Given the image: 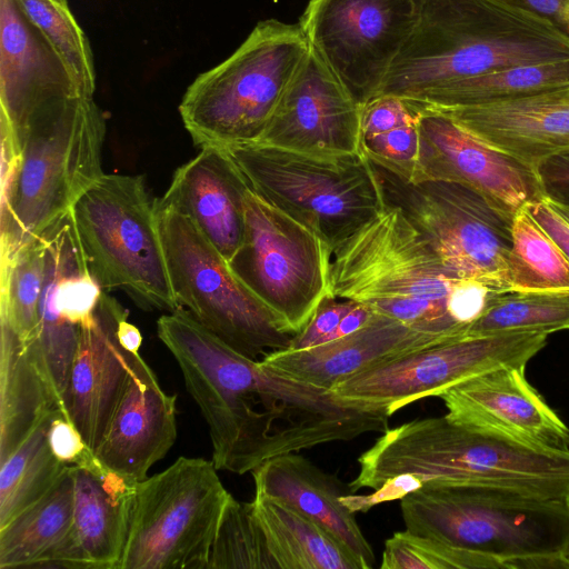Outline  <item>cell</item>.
Wrapping results in <instances>:
<instances>
[{"mask_svg":"<svg viewBox=\"0 0 569 569\" xmlns=\"http://www.w3.org/2000/svg\"><path fill=\"white\" fill-rule=\"evenodd\" d=\"M72 476L71 529L37 568L118 569L137 482L107 469L93 453L72 465Z\"/></svg>","mask_w":569,"mask_h":569,"instance_id":"cell-18","label":"cell"},{"mask_svg":"<svg viewBox=\"0 0 569 569\" xmlns=\"http://www.w3.org/2000/svg\"><path fill=\"white\" fill-rule=\"evenodd\" d=\"M206 569H278L251 502H240L230 495Z\"/></svg>","mask_w":569,"mask_h":569,"instance_id":"cell-35","label":"cell"},{"mask_svg":"<svg viewBox=\"0 0 569 569\" xmlns=\"http://www.w3.org/2000/svg\"><path fill=\"white\" fill-rule=\"evenodd\" d=\"M419 130L413 181L433 179L461 183L506 216L543 197L537 173L491 147L437 110L407 101Z\"/></svg>","mask_w":569,"mask_h":569,"instance_id":"cell-15","label":"cell"},{"mask_svg":"<svg viewBox=\"0 0 569 569\" xmlns=\"http://www.w3.org/2000/svg\"><path fill=\"white\" fill-rule=\"evenodd\" d=\"M547 333L512 331L467 336L378 360L337 382L341 401L391 416L427 397L502 367H525L546 346Z\"/></svg>","mask_w":569,"mask_h":569,"instance_id":"cell-13","label":"cell"},{"mask_svg":"<svg viewBox=\"0 0 569 569\" xmlns=\"http://www.w3.org/2000/svg\"><path fill=\"white\" fill-rule=\"evenodd\" d=\"M331 256L316 231L246 193L243 240L229 264L288 333L299 332L329 293Z\"/></svg>","mask_w":569,"mask_h":569,"instance_id":"cell-12","label":"cell"},{"mask_svg":"<svg viewBox=\"0 0 569 569\" xmlns=\"http://www.w3.org/2000/svg\"><path fill=\"white\" fill-rule=\"evenodd\" d=\"M427 108L535 171L550 157L569 150L566 88L472 106Z\"/></svg>","mask_w":569,"mask_h":569,"instance_id":"cell-20","label":"cell"},{"mask_svg":"<svg viewBox=\"0 0 569 569\" xmlns=\"http://www.w3.org/2000/svg\"><path fill=\"white\" fill-rule=\"evenodd\" d=\"M358 462L352 492L412 475L423 483L495 485L569 499V449L536 446L448 415L388 428Z\"/></svg>","mask_w":569,"mask_h":569,"instance_id":"cell-4","label":"cell"},{"mask_svg":"<svg viewBox=\"0 0 569 569\" xmlns=\"http://www.w3.org/2000/svg\"><path fill=\"white\" fill-rule=\"evenodd\" d=\"M251 473L256 496L280 500L313 520L347 546L366 569L372 568L373 549L355 512L341 501L343 495L353 493L349 485H342L298 452L271 458Z\"/></svg>","mask_w":569,"mask_h":569,"instance_id":"cell-24","label":"cell"},{"mask_svg":"<svg viewBox=\"0 0 569 569\" xmlns=\"http://www.w3.org/2000/svg\"><path fill=\"white\" fill-rule=\"evenodd\" d=\"M510 291L569 293V259L526 208L511 222Z\"/></svg>","mask_w":569,"mask_h":569,"instance_id":"cell-31","label":"cell"},{"mask_svg":"<svg viewBox=\"0 0 569 569\" xmlns=\"http://www.w3.org/2000/svg\"><path fill=\"white\" fill-rule=\"evenodd\" d=\"M400 508L407 531L465 551L476 569L569 568V499L429 481Z\"/></svg>","mask_w":569,"mask_h":569,"instance_id":"cell-3","label":"cell"},{"mask_svg":"<svg viewBox=\"0 0 569 569\" xmlns=\"http://www.w3.org/2000/svg\"><path fill=\"white\" fill-rule=\"evenodd\" d=\"M310 50L300 24L258 22L226 60L200 73L179 104L200 149L256 142Z\"/></svg>","mask_w":569,"mask_h":569,"instance_id":"cell-6","label":"cell"},{"mask_svg":"<svg viewBox=\"0 0 569 569\" xmlns=\"http://www.w3.org/2000/svg\"><path fill=\"white\" fill-rule=\"evenodd\" d=\"M422 485L423 482L416 476L400 475L389 479L370 495L355 496L353 493H347L341 497V501L355 513L357 511L366 512L378 503L395 499L401 500Z\"/></svg>","mask_w":569,"mask_h":569,"instance_id":"cell-38","label":"cell"},{"mask_svg":"<svg viewBox=\"0 0 569 569\" xmlns=\"http://www.w3.org/2000/svg\"><path fill=\"white\" fill-rule=\"evenodd\" d=\"M525 367H502L445 391L448 416L536 446L569 449V427L527 381Z\"/></svg>","mask_w":569,"mask_h":569,"instance_id":"cell-19","label":"cell"},{"mask_svg":"<svg viewBox=\"0 0 569 569\" xmlns=\"http://www.w3.org/2000/svg\"><path fill=\"white\" fill-rule=\"evenodd\" d=\"M14 1L82 88L93 94L97 88L93 52L87 34L77 22L68 1Z\"/></svg>","mask_w":569,"mask_h":569,"instance_id":"cell-34","label":"cell"},{"mask_svg":"<svg viewBox=\"0 0 569 569\" xmlns=\"http://www.w3.org/2000/svg\"><path fill=\"white\" fill-rule=\"evenodd\" d=\"M176 395L166 393L142 357L132 370L102 440L93 452L107 469L144 480L177 438Z\"/></svg>","mask_w":569,"mask_h":569,"instance_id":"cell-21","label":"cell"},{"mask_svg":"<svg viewBox=\"0 0 569 569\" xmlns=\"http://www.w3.org/2000/svg\"><path fill=\"white\" fill-rule=\"evenodd\" d=\"M212 461L180 457L137 482L118 569H206L230 493Z\"/></svg>","mask_w":569,"mask_h":569,"instance_id":"cell-10","label":"cell"},{"mask_svg":"<svg viewBox=\"0 0 569 569\" xmlns=\"http://www.w3.org/2000/svg\"><path fill=\"white\" fill-rule=\"evenodd\" d=\"M73 498L68 466L42 498L0 527V569L37 568L69 533Z\"/></svg>","mask_w":569,"mask_h":569,"instance_id":"cell-27","label":"cell"},{"mask_svg":"<svg viewBox=\"0 0 569 569\" xmlns=\"http://www.w3.org/2000/svg\"><path fill=\"white\" fill-rule=\"evenodd\" d=\"M425 0H310L299 24L360 104L376 97L413 32Z\"/></svg>","mask_w":569,"mask_h":569,"instance_id":"cell-14","label":"cell"},{"mask_svg":"<svg viewBox=\"0 0 569 569\" xmlns=\"http://www.w3.org/2000/svg\"><path fill=\"white\" fill-rule=\"evenodd\" d=\"M561 330H569V293L503 291L492 293L467 336L512 331L550 335Z\"/></svg>","mask_w":569,"mask_h":569,"instance_id":"cell-32","label":"cell"},{"mask_svg":"<svg viewBox=\"0 0 569 569\" xmlns=\"http://www.w3.org/2000/svg\"><path fill=\"white\" fill-rule=\"evenodd\" d=\"M566 90H567V92H568V94H569V87H567V88H566Z\"/></svg>","mask_w":569,"mask_h":569,"instance_id":"cell-44","label":"cell"},{"mask_svg":"<svg viewBox=\"0 0 569 569\" xmlns=\"http://www.w3.org/2000/svg\"><path fill=\"white\" fill-rule=\"evenodd\" d=\"M61 410H52L21 445L0 462V527L42 498L68 465L52 452L49 426Z\"/></svg>","mask_w":569,"mask_h":569,"instance_id":"cell-30","label":"cell"},{"mask_svg":"<svg viewBox=\"0 0 569 569\" xmlns=\"http://www.w3.org/2000/svg\"><path fill=\"white\" fill-rule=\"evenodd\" d=\"M535 220L555 239L569 259V224L542 197L525 206Z\"/></svg>","mask_w":569,"mask_h":569,"instance_id":"cell-40","label":"cell"},{"mask_svg":"<svg viewBox=\"0 0 569 569\" xmlns=\"http://www.w3.org/2000/svg\"><path fill=\"white\" fill-rule=\"evenodd\" d=\"M124 309L106 291L81 329L61 411L80 431L91 452L98 448L130 380L139 352L119 338Z\"/></svg>","mask_w":569,"mask_h":569,"instance_id":"cell-17","label":"cell"},{"mask_svg":"<svg viewBox=\"0 0 569 569\" xmlns=\"http://www.w3.org/2000/svg\"><path fill=\"white\" fill-rule=\"evenodd\" d=\"M569 87V60L506 67L449 83L409 101L433 108L472 106ZM407 101V100H406Z\"/></svg>","mask_w":569,"mask_h":569,"instance_id":"cell-29","label":"cell"},{"mask_svg":"<svg viewBox=\"0 0 569 569\" xmlns=\"http://www.w3.org/2000/svg\"><path fill=\"white\" fill-rule=\"evenodd\" d=\"M457 280L403 212L386 206L332 250L329 293L456 339L467 337L449 311Z\"/></svg>","mask_w":569,"mask_h":569,"instance_id":"cell-5","label":"cell"},{"mask_svg":"<svg viewBox=\"0 0 569 569\" xmlns=\"http://www.w3.org/2000/svg\"><path fill=\"white\" fill-rule=\"evenodd\" d=\"M173 295L201 326L237 352L262 360L287 349L293 335L237 277L229 262L179 211L156 199Z\"/></svg>","mask_w":569,"mask_h":569,"instance_id":"cell-9","label":"cell"},{"mask_svg":"<svg viewBox=\"0 0 569 569\" xmlns=\"http://www.w3.org/2000/svg\"><path fill=\"white\" fill-rule=\"evenodd\" d=\"M355 302L328 293L308 323L292 337L287 349L301 350L325 343Z\"/></svg>","mask_w":569,"mask_h":569,"instance_id":"cell-36","label":"cell"},{"mask_svg":"<svg viewBox=\"0 0 569 569\" xmlns=\"http://www.w3.org/2000/svg\"><path fill=\"white\" fill-rule=\"evenodd\" d=\"M223 149L253 193L316 231L332 250L386 208L363 152L319 157L260 142Z\"/></svg>","mask_w":569,"mask_h":569,"instance_id":"cell-7","label":"cell"},{"mask_svg":"<svg viewBox=\"0 0 569 569\" xmlns=\"http://www.w3.org/2000/svg\"><path fill=\"white\" fill-rule=\"evenodd\" d=\"M71 217L90 273L103 291H122L147 311L180 308L156 199L141 176L103 173L77 201Z\"/></svg>","mask_w":569,"mask_h":569,"instance_id":"cell-8","label":"cell"},{"mask_svg":"<svg viewBox=\"0 0 569 569\" xmlns=\"http://www.w3.org/2000/svg\"><path fill=\"white\" fill-rule=\"evenodd\" d=\"M249 190L226 149L207 147L174 171L159 201L186 216L229 262L243 240Z\"/></svg>","mask_w":569,"mask_h":569,"instance_id":"cell-22","label":"cell"},{"mask_svg":"<svg viewBox=\"0 0 569 569\" xmlns=\"http://www.w3.org/2000/svg\"><path fill=\"white\" fill-rule=\"evenodd\" d=\"M44 268V237L31 240L12 257L1 260L0 319L23 340L37 327Z\"/></svg>","mask_w":569,"mask_h":569,"instance_id":"cell-33","label":"cell"},{"mask_svg":"<svg viewBox=\"0 0 569 569\" xmlns=\"http://www.w3.org/2000/svg\"><path fill=\"white\" fill-rule=\"evenodd\" d=\"M119 338L126 349L132 352H139L142 343V336L139 329L128 321V317L120 323Z\"/></svg>","mask_w":569,"mask_h":569,"instance_id":"cell-42","label":"cell"},{"mask_svg":"<svg viewBox=\"0 0 569 569\" xmlns=\"http://www.w3.org/2000/svg\"><path fill=\"white\" fill-rule=\"evenodd\" d=\"M361 106L310 47L258 141L319 157L360 153Z\"/></svg>","mask_w":569,"mask_h":569,"instance_id":"cell-16","label":"cell"},{"mask_svg":"<svg viewBox=\"0 0 569 569\" xmlns=\"http://www.w3.org/2000/svg\"><path fill=\"white\" fill-rule=\"evenodd\" d=\"M57 409L29 357L24 340L1 321L0 462L21 445L49 412Z\"/></svg>","mask_w":569,"mask_h":569,"instance_id":"cell-26","label":"cell"},{"mask_svg":"<svg viewBox=\"0 0 569 569\" xmlns=\"http://www.w3.org/2000/svg\"><path fill=\"white\" fill-rule=\"evenodd\" d=\"M452 339L416 330L376 312L365 327L346 337L308 349L273 351L262 362L297 380L331 390L341 379L378 360Z\"/></svg>","mask_w":569,"mask_h":569,"instance_id":"cell-23","label":"cell"},{"mask_svg":"<svg viewBox=\"0 0 569 569\" xmlns=\"http://www.w3.org/2000/svg\"><path fill=\"white\" fill-rule=\"evenodd\" d=\"M549 19L569 37V0H502Z\"/></svg>","mask_w":569,"mask_h":569,"instance_id":"cell-41","label":"cell"},{"mask_svg":"<svg viewBox=\"0 0 569 569\" xmlns=\"http://www.w3.org/2000/svg\"><path fill=\"white\" fill-rule=\"evenodd\" d=\"M48 441L53 455L64 465L81 462L93 453L87 447L77 427L59 411L52 419L48 430Z\"/></svg>","mask_w":569,"mask_h":569,"instance_id":"cell-37","label":"cell"},{"mask_svg":"<svg viewBox=\"0 0 569 569\" xmlns=\"http://www.w3.org/2000/svg\"><path fill=\"white\" fill-rule=\"evenodd\" d=\"M545 199L563 218V220L569 224V203L555 202V201H551V200H549L547 198H545Z\"/></svg>","mask_w":569,"mask_h":569,"instance_id":"cell-43","label":"cell"},{"mask_svg":"<svg viewBox=\"0 0 569 569\" xmlns=\"http://www.w3.org/2000/svg\"><path fill=\"white\" fill-rule=\"evenodd\" d=\"M106 114L79 92L37 107L1 132V260L56 228L104 173Z\"/></svg>","mask_w":569,"mask_h":569,"instance_id":"cell-1","label":"cell"},{"mask_svg":"<svg viewBox=\"0 0 569 569\" xmlns=\"http://www.w3.org/2000/svg\"><path fill=\"white\" fill-rule=\"evenodd\" d=\"M360 146L372 163L413 181L419 130L416 114L407 101L392 94H378L362 104Z\"/></svg>","mask_w":569,"mask_h":569,"instance_id":"cell-28","label":"cell"},{"mask_svg":"<svg viewBox=\"0 0 569 569\" xmlns=\"http://www.w3.org/2000/svg\"><path fill=\"white\" fill-rule=\"evenodd\" d=\"M536 173L545 198L569 203V150L540 163Z\"/></svg>","mask_w":569,"mask_h":569,"instance_id":"cell-39","label":"cell"},{"mask_svg":"<svg viewBox=\"0 0 569 569\" xmlns=\"http://www.w3.org/2000/svg\"><path fill=\"white\" fill-rule=\"evenodd\" d=\"M386 206L398 207L458 279L510 291L508 256L512 218L453 181H408L372 163Z\"/></svg>","mask_w":569,"mask_h":569,"instance_id":"cell-11","label":"cell"},{"mask_svg":"<svg viewBox=\"0 0 569 569\" xmlns=\"http://www.w3.org/2000/svg\"><path fill=\"white\" fill-rule=\"evenodd\" d=\"M560 60H569V37L528 9L502 0H425L378 94L419 101L492 70Z\"/></svg>","mask_w":569,"mask_h":569,"instance_id":"cell-2","label":"cell"},{"mask_svg":"<svg viewBox=\"0 0 569 569\" xmlns=\"http://www.w3.org/2000/svg\"><path fill=\"white\" fill-rule=\"evenodd\" d=\"M251 503L278 569H366L340 540L284 502L254 495Z\"/></svg>","mask_w":569,"mask_h":569,"instance_id":"cell-25","label":"cell"}]
</instances>
